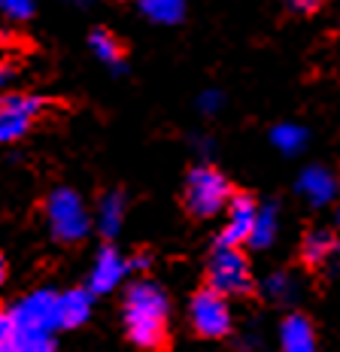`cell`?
<instances>
[{
  "label": "cell",
  "mask_w": 340,
  "mask_h": 352,
  "mask_svg": "<svg viewBox=\"0 0 340 352\" xmlns=\"http://www.w3.org/2000/svg\"><path fill=\"white\" fill-rule=\"evenodd\" d=\"M125 331H128L131 343L140 349H158L167 337V316L170 304L161 285L149 280H137L125 292Z\"/></svg>",
  "instance_id": "obj_1"
},
{
  "label": "cell",
  "mask_w": 340,
  "mask_h": 352,
  "mask_svg": "<svg viewBox=\"0 0 340 352\" xmlns=\"http://www.w3.org/2000/svg\"><path fill=\"white\" fill-rule=\"evenodd\" d=\"M231 182L225 179V173H219L210 164L191 167L186 176V210L198 219H210L216 212L228 210L231 204Z\"/></svg>",
  "instance_id": "obj_2"
},
{
  "label": "cell",
  "mask_w": 340,
  "mask_h": 352,
  "mask_svg": "<svg viewBox=\"0 0 340 352\" xmlns=\"http://www.w3.org/2000/svg\"><path fill=\"white\" fill-rule=\"evenodd\" d=\"M206 280L222 298H243L253 292V267L240 246H216L206 264Z\"/></svg>",
  "instance_id": "obj_3"
},
{
  "label": "cell",
  "mask_w": 340,
  "mask_h": 352,
  "mask_svg": "<svg viewBox=\"0 0 340 352\" xmlns=\"http://www.w3.org/2000/svg\"><path fill=\"white\" fill-rule=\"evenodd\" d=\"M61 295L49 289H36L28 298H21L12 307V322H16V334L21 337H52L55 328H61Z\"/></svg>",
  "instance_id": "obj_4"
},
{
  "label": "cell",
  "mask_w": 340,
  "mask_h": 352,
  "mask_svg": "<svg viewBox=\"0 0 340 352\" xmlns=\"http://www.w3.org/2000/svg\"><path fill=\"white\" fill-rule=\"evenodd\" d=\"M46 216H49L52 234L61 243H79L88 234V228H92V216H88L83 197L73 192V188H55L49 195Z\"/></svg>",
  "instance_id": "obj_5"
},
{
  "label": "cell",
  "mask_w": 340,
  "mask_h": 352,
  "mask_svg": "<svg viewBox=\"0 0 340 352\" xmlns=\"http://www.w3.org/2000/svg\"><path fill=\"white\" fill-rule=\"evenodd\" d=\"M189 319L191 328H195L201 337H225L231 331V307H228V298H222L219 292H213L206 285L204 292H198L189 304Z\"/></svg>",
  "instance_id": "obj_6"
},
{
  "label": "cell",
  "mask_w": 340,
  "mask_h": 352,
  "mask_svg": "<svg viewBox=\"0 0 340 352\" xmlns=\"http://www.w3.org/2000/svg\"><path fill=\"white\" fill-rule=\"evenodd\" d=\"M258 207H262V204H258L253 195H234L231 204H228V210H225L228 219H225V228H222L216 246L249 243L253 228H255V219H258Z\"/></svg>",
  "instance_id": "obj_7"
},
{
  "label": "cell",
  "mask_w": 340,
  "mask_h": 352,
  "mask_svg": "<svg viewBox=\"0 0 340 352\" xmlns=\"http://www.w3.org/2000/svg\"><path fill=\"white\" fill-rule=\"evenodd\" d=\"M298 195L304 197V201L310 204V207H328V204L340 201V182L337 176L328 170V167L322 164H310L304 167V170L298 173Z\"/></svg>",
  "instance_id": "obj_8"
},
{
  "label": "cell",
  "mask_w": 340,
  "mask_h": 352,
  "mask_svg": "<svg viewBox=\"0 0 340 352\" xmlns=\"http://www.w3.org/2000/svg\"><path fill=\"white\" fill-rule=\"evenodd\" d=\"M128 270H131L128 261H125L113 246H103L98 252V258H94L92 276H88V292H94V295H107V292H113L116 285L122 283V276L128 274Z\"/></svg>",
  "instance_id": "obj_9"
},
{
  "label": "cell",
  "mask_w": 340,
  "mask_h": 352,
  "mask_svg": "<svg viewBox=\"0 0 340 352\" xmlns=\"http://www.w3.org/2000/svg\"><path fill=\"white\" fill-rule=\"evenodd\" d=\"M340 255V240L328 228H313L301 240V258L307 267H325Z\"/></svg>",
  "instance_id": "obj_10"
},
{
  "label": "cell",
  "mask_w": 340,
  "mask_h": 352,
  "mask_svg": "<svg viewBox=\"0 0 340 352\" xmlns=\"http://www.w3.org/2000/svg\"><path fill=\"white\" fill-rule=\"evenodd\" d=\"M279 352H316V331L307 316L292 313L279 325Z\"/></svg>",
  "instance_id": "obj_11"
},
{
  "label": "cell",
  "mask_w": 340,
  "mask_h": 352,
  "mask_svg": "<svg viewBox=\"0 0 340 352\" xmlns=\"http://www.w3.org/2000/svg\"><path fill=\"white\" fill-rule=\"evenodd\" d=\"M270 143L283 155H301L310 143V131L298 122H279L270 128Z\"/></svg>",
  "instance_id": "obj_12"
},
{
  "label": "cell",
  "mask_w": 340,
  "mask_h": 352,
  "mask_svg": "<svg viewBox=\"0 0 340 352\" xmlns=\"http://www.w3.org/2000/svg\"><path fill=\"white\" fill-rule=\"evenodd\" d=\"M122 222H125V195L119 188H113L98 204V231L103 237H116L122 231Z\"/></svg>",
  "instance_id": "obj_13"
},
{
  "label": "cell",
  "mask_w": 340,
  "mask_h": 352,
  "mask_svg": "<svg viewBox=\"0 0 340 352\" xmlns=\"http://www.w3.org/2000/svg\"><path fill=\"white\" fill-rule=\"evenodd\" d=\"M58 307H61V328H79L92 316V292H85V289L61 292Z\"/></svg>",
  "instance_id": "obj_14"
},
{
  "label": "cell",
  "mask_w": 340,
  "mask_h": 352,
  "mask_svg": "<svg viewBox=\"0 0 340 352\" xmlns=\"http://www.w3.org/2000/svg\"><path fill=\"white\" fill-rule=\"evenodd\" d=\"M88 43H92V52L100 58L103 64H109L116 73L125 70L122 58H125V46L119 43V36H113L107 31V28H94L92 36H88Z\"/></svg>",
  "instance_id": "obj_15"
},
{
  "label": "cell",
  "mask_w": 340,
  "mask_h": 352,
  "mask_svg": "<svg viewBox=\"0 0 340 352\" xmlns=\"http://www.w3.org/2000/svg\"><path fill=\"white\" fill-rule=\"evenodd\" d=\"M277 231H279V210H277V204H262V207H258V219H255L253 237H249V246H253V249H268L273 240H277Z\"/></svg>",
  "instance_id": "obj_16"
},
{
  "label": "cell",
  "mask_w": 340,
  "mask_h": 352,
  "mask_svg": "<svg viewBox=\"0 0 340 352\" xmlns=\"http://www.w3.org/2000/svg\"><path fill=\"white\" fill-rule=\"evenodd\" d=\"M140 10L158 25H176L186 16V0H140Z\"/></svg>",
  "instance_id": "obj_17"
},
{
  "label": "cell",
  "mask_w": 340,
  "mask_h": 352,
  "mask_svg": "<svg viewBox=\"0 0 340 352\" xmlns=\"http://www.w3.org/2000/svg\"><path fill=\"white\" fill-rule=\"evenodd\" d=\"M0 109L34 119V116H40L46 109V100L36 98V94H25V91H6V94H0Z\"/></svg>",
  "instance_id": "obj_18"
},
{
  "label": "cell",
  "mask_w": 340,
  "mask_h": 352,
  "mask_svg": "<svg viewBox=\"0 0 340 352\" xmlns=\"http://www.w3.org/2000/svg\"><path fill=\"white\" fill-rule=\"evenodd\" d=\"M264 295L277 300V304H292L298 298V280L292 274H286V270H277V274H270L264 280Z\"/></svg>",
  "instance_id": "obj_19"
},
{
  "label": "cell",
  "mask_w": 340,
  "mask_h": 352,
  "mask_svg": "<svg viewBox=\"0 0 340 352\" xmlns=\"http://www.w3.org/2000/svg\"><path fill=\"white\" fill-rule=\"evenodd\" d=\"M34 119H28V116H19V113H6V109H0V143H16L21 137L28 134V128H31Z\"/></svg>",
  "instance_id": "obj_20"
},
{
  "label": "cell",
  "mask_w": 340,
  "mask_h": 352,
  "mask_svg": "<svg viewBox=\"0 0 340 352\" xmlns=\"http://www.w3.org/2000/svg\"><path fill=\"white\" fill-rule=\"evenodd\" d=\"M0 16L25 21L34 16V0H0Z\"/></svg>",
  "instance_id": "obj_21"
},
{
  "label": "cell",
  "mask_w": 340,
  "mask_h": 352,
  "mask_svg": "<svg viewBox=\"0 0 340 352\" xmlns=\"http://www.w3.org/2000/svg\"><path fill=\"white\" fill-rule=\"evenodd\" d=\"M0 352H16V322H12V313H0Z\"/></svg>",
  "instance_id": "obj_22"
},
{
  "label": "cell",
  "mask_w": 340,
  "mask_h": 352,
  "mask_svg": "<svg viewBox=\"0 0 340 352\" xmlns=\"http://www.w3.org/2000/svg\"><path fill=\"white\" fill-rule=\"evenodd\" d=\"M222 100H225V98H222L216 88H206V91H201V98H198V107H201V113L213 116V113H219Z\"/></svg>",
  "instance_id": "obj_23"
},
{
  "label": "cell",
  "mask_w": 340,
  "mask_h": 352,
  "mask_svg": "<svg viewBox=\"0 0 340 352\" xmlns=\"http://www.w3.org/2000/svg\"><path fill=\"white\" fill-rule=\"evenodd\" d=\"M286 6H289L292 12H298V16H310V12H316L325 0H283Z\"/></svg>",
  "instance_id": "obj_24"
},
{
  "label": "cell",
  "mask_w": 340,
  "mask_h": 352,
  "mask_svg": "<svg viewBox=\"0 0 340 352\" xmlns=\"http://www.w3.org/2000/svg\"><path fill=\"white\" fill-rule=\"evenodd\" d=\"M12 76H16V70H12V67H6V64H0V94H6L3 88L12 82Z\"/></svg>",
  "instance_id": "obj_25"
},
{
  "label": "cell",
  "mask_w": 340,
  "mask_h": 352,
  "mask_svg": "<svg viewBox=\"0 0 340 352\" xmlns=\"http://www.w3.org/2000/svg\"><path fill=\"white\" fill-rule=\"evenodd\" d=\"M128 267L131 270H146V267H149V258H146V255H137V258L128 261Z\"/></svg>",
  "instance_id": "obj_26"
},
{
  "label": "cell",
  "mask_w": 340,
  "mask_h": 352,
  "mask_svg": "<svg viewBox=\"0 0 340 352\" xmlns=\"http://www.w3.org/2000/svg\"><path fill=\"white\" fill-rule=\"evenodd\" d=\"M6 280V261H3V255H0V283Z\"/></svg>",
  "instance_id": "obj_27"
},
{
  "label": "cell",
  "mask_w": 340,
  "mask_h": 352,
  "mask_svg": "<svg viewBox=\"0 0 340 352\" xmlns=\"http://www.w3.org/2000/svg\"><path fill=\"white\" fill-rule=\"evenodd\" d=\"M337 225H340V201H337Z\"/></svg>",
  "instance_id": "obj_28"
},
{
  "label": "cell",
  "mask_w": 340,
  "mask_h": 352,
  "mask_svg": "<svg viewBox=\"0 0 340 352\" xmlns=\"http://www.w3.org/2000/svg\"><path fill=\"white\" fill-rule=\"evenodd\" d=\"M73 3H88V0H73Z\"/></svg>",
  "instance_id": "obj_29"
}]
</instances>
